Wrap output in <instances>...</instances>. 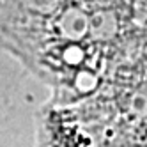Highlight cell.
I'll use <instances>...</instances> for the list:
<instances>
[{
    "instance_id": "6da1fadb",
    "label": "cell",
    "mask_w": 147,
    "mask_h": 147,
    "mask_svg": "<svg viewBox=\"0 0 147 147\" xmlns=\"http://www.w3.org/2000/svg\"><path fill=\"white\" fill-rule=\"evenodd\" d=\"M0 43L71 101L147 46V0H0Z\"/></svg>"
},
{
    "instance_id": "7a4b0ae2",
    "label": "cell",
    "mask_w": 147,
    "mask_h": 147,
    "mask_svg": "<svg viewBox=\"0 0 147 147\" xmlns=\"http://www.w3.org/2000/svg\"><path fill=\"white\" fill-rule=\"evenodd\" d=\"M43 147H147V46L85 94L51 103Z\"/></svg>"
}]
</instances>
